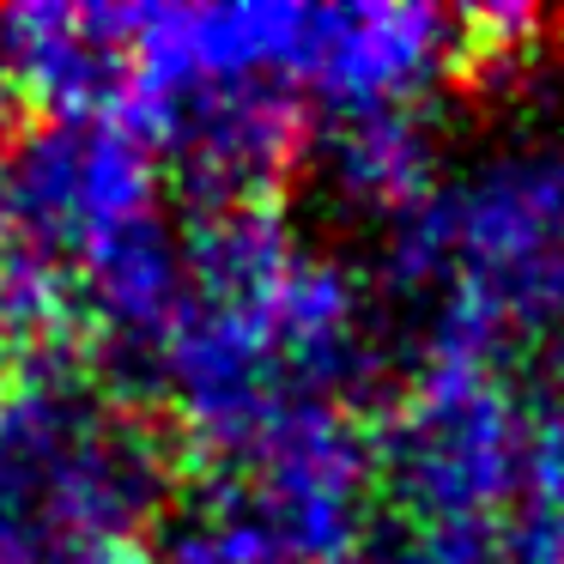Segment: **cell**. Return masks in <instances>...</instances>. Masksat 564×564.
Here are the masks:
<instances>
[{
	"mask_svg": "<svg viewBox=\"0 0 564 564\" xmlns=\"http://www.w3.org/2000/svg\"><path fill=\"white\" fill-rule=\"evenodd\" d=\"M516 419L491 382L455 370L449 382L419 394V406L401 425V479L431 510H479L516 474Z\"/></svg>",
	"mask_w": 564,
	"mask_h": 564,
	"instance_id": "6da1fadb",
	"label": "cell"
},
{
	"mask_svg": "<svg viewBox=\"0 0 564 564\" xmlns=\"http://www.w3.org/2000/svg\"><path fill=\"white\" fill-rule=\"evenodd\" d=\"M13 79V55H7V43H0V86Z\"/></svg>",
	"mask_w": 564,
	"mask_h": 564,
	"instance_id": "7a4b0ae2",
	"label": "cell"
}]
</instances>
